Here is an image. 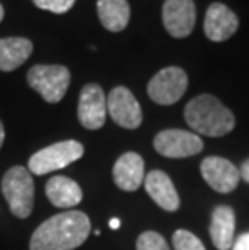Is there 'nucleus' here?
<instances>
[{"label":"nucleus","instance_id":"obj_17","mask_svg":"<svg viewBox=\"0 0 249 250\" xmlns=\"http://www.w3.org/2000/svg\"><path fill=\"white\" fill-rule=\"evenodd\" d=\"M33 54V42L24 37L0 39V71H13Z\"/></svg>","mask_w":249,"mask_h":250},{"label":"nucleus","instance_id":"obj_5","mask_svg":"<svg viewBox=\"0 0 249 250\" xmlns=\"http://www.w3.org/2000/svg\"><path fill=\"white\" fill-rule=\"evenodd\" d=\"M71 74L62 65H36L28 73V84L49 104H57L65 97Z\"/></svg>","mask_w":249,"mask_h":250},{"label":"nucleus","instance_id":"obj_26","mask_svg":"<svg viewBox=\"0 0 249 250\" xmlns=\"http://www.w3.org/2000/svg\"><path fill=\"white\" fill-rule=\"evenodd\" d=\"M3 15H5V12H3V7H2V3H0V21L3 20Z\"/></svg>","mask_w":249,"mask_h":250},{"label":"nucleus","instance_id":"obj_1","mask_svg":"<svg viewBox=\"0 0 249 250\" xmlns=\"http://www.w3.org/2000/svg\"><path fill=\"white\" fill-rule=\"evenodd\" d=\"M91 221L78 210L63 211L38 226L29 241V250H73L89 237Z\"/></svg>","mask_w":249,"mask_h":250},{"label":"nucleus","instance_id":"obj_10","mask_svg":"<svg viewBox=\"0 0 249 250\" xmlns=\"http://www.w3.org/2000/svg\"><path fill=\"white\" fill-rule=\"evenodd\" d=\"M201 174L214 190L228 194L235 190L240 183V169L230 160L222 157H207L201 163Z\"/></svg>","mask_w":249,"mask_h":250},{"label":"nucleus","instance_id":"obj_25","mask_svg":"<svg viewBox=\"0 0 249 250\" xmlns=\"http://www.w3.org/2000/svg\"><path fill=\"white\" fill-rule=\"evenodd\" d=\"M3 141H5V129H3L2 121H0V148H2V146H3Z\"/></svg>","mask_w":249,"mask_h":250},{"label":"nucleus","instance_id":"obj_9","mask_svg":"<svg viewBox=\"0 0 249 250\" xmlns=\"http://www.w3.org/2000/svg\"><path fill=\"white\" fill-rule=\"evenodd\" d=\"M107 99L99 84H86L78 102V120L86 129L96 131L105 125Z\"/></svg>","mask_w":249,"mask_h":250},{"label":"nucleus","instance_id":"obj_3","mask_svg":"<svg viewBox=\"0 0 249 250\" xmlns=\"http://www.w3.org/2000/svg\"><path fill=\"white\" fill-rule=\"evenodd\" d=\"M2 194L17 218H28L34 207V183L29 169L10 168L2 179Z\"/></svg>","mask_w":249,"mask_h":250},{"label":"nucleus","instance_id":"obj_20","mask_svg":"<svg viewBox=\"0 0 249 250\" xmlns=\"http://www.w3.org/2000/svg\"><path fill=\"white\" fill-rule=\"evenodd\" d=\"M136 250H170V247L158 232L146 231L137 237Z\"/></svg>","mask_w":249,"mask_h":250},{"label":"nucleus","instance_id":"obj_8","mask_svg":"<svg viewBox=\"0 0 249 250\" xmlns=\"http://www.w3.org/2000/svg\"><path fill=\"white\" fill-rule=\"evenodd\" d=\"M107 113L116 125L126 129H136L142 123L141 105L131 90L125 86L113 87L107 97Z\"/></svg>","mask_w":249,"mask_h":250},{"label":"nucleus","instance_id":"obj_6","mask_svg":"<svg viewBox=\"0 0 249 250\" xmlns=\"http://www.w3.org/2000/svg\"><path fill=\"white\" fill-rule=\"evenodd\" d=\"M188 89V74L178 66H167L147 84V94L158 105L177 104Z\"/></svg>","mask_w":249,"mask_h":250},{"label":"nucleus","instance_id":"obj_4","mask_svg":"<svg viewBox=\"0 0 249 250\" xmlns=\"http://www.w3.org/2000/svg\"><path fill=\"white\" fill-rule=\"evenodd\" d=\"M83 155H84V147L81 142L62 141L36 152L29 158L28 168L31 173L42 176V174L57 171V169H63L73 162L79 160Z\"/></svg>","mask_w":249,"mask_h":250},{"label":"nucleus","instance_id":"obj_11","mask_svg":"<svg viewBox=\"0 0 249 250\" xmlns=\"http://www.w3.org/2000/svg\"><path fill=\"white\" fill-rule=\"evenodd\" d=\"M162 21L167 33L181 39L191 34L196 24V5L193 0H165Z\"/></svg>","mask_w":249,"mask_h":250},{"label":"nucleus","instance_id":"obj_21","mask_svg":"<svg viewBox=\"0 0 249 250\" xmlns=\"http://www.w3.org/2000/svg\"><path fill=\"white\" fill-rule=\"evenodd\" d=\"M34 5L41 10H47L52 13H67L73 7L75 0H33Z\"/></svg>","mask_w":249,"mask_h":250},{"label":"nucleus","instance_id":"obj_14","mask_svg":"<svg viewBox=\"0 0 249 250\" xmlns=\"http://www.w3.org/2000/svg\"><path fill=\"white\" fill-rule=\"evenodd\" d=\"M144 188L156 204L165 211H177L180 207V197L172 179L167 173L154 169L144 178Z\"/></svg>","mask_w":249,"mask_h":250},{"label":"nucleus","instance_id":"obj_18","mask_svg":"<svg viewBox=\"0 0 249 250\" xmlns=\"http://www.w3.org/2000/svg\"><path fill=\"white\" fill-rule=\"evenodd\" d=\"M97 15L105 29L120 33L128 26L131 12L126 0H97Z\"/></svg>","mask_w":249,"mask_h":250},{"label":"nucleus","instance_id":"obj_16","mask_svg":"<svg viewBox=\"0 0 249 250\" xmlns=\"http://www.w3.org/2000/svg\"><path fill=\"white\" fill-rule=\"evenodd\" d=\"M45 195L57 208H73L83 200L79 184L67 176H54L45 186Z\"/></svg>","mask_w":249,"mask_h":250},{"label":"nucleus","instance_id":"obj_15","mask_svg":"<svg viewBox=\"0 0 249 250\" xmlns=\"http://www.w3.org/2000/svg\"><path fill=\"white\" fill-rule=\"evenodd\" d=\"M235 211L228 205H219L212 213L210 239L219 250H231L235 242Z\"/></svg>","mask_w":249,"mask_h":250},{"label":"nucleus","instance_id":"obj_12","mask_svg":"<svg viewBox=\"0 0 249 250\" xmlns=\"http://www.w3.org/2000/svg\"><path fill=\"white\" fill-rule=\"evenodd\" d=\"M238 17L225 3L215 2L205 12L204 33L212 42H224L238 31Z\"/></svg>","mask_w":249,"mask_h":250},{"label":"nucleus","instance_id":"obj_13","mask_svg":"<svg viewBox=\"0 0 249 250\" xmlns=\"http://www.w3.org/2000/svg\"><path fill=\"white\" fill-rule=\"evenodd\" d=\"M113 181L121 190L133 192L144 183V160L139 153L126 152L113 165Z\"/></svg>","mask_w":249,"mask_h":250},{"label":"nucleus","instance_id":"obj_23","mask_svg":"<svg viewBox=\"0 0 249 250\" xmlns=\"http://www.w3.org/2000/svg\"><path fill=\"white\" fill-rule=\"evenodd\" d=\"M240 176L249 184V158H248L246 162H243L241 168H240Z\"/></svg>","mask_w":249,"mask_h":250},{"label":"nucleus","instance_id":"obj_2","mask_svg":"<svg viewBox=\"0 0 249 250\" xmlns=\"http://www.w3.org/2000/svg\"><path fill=\"white\" fill-rule=\"evenodd\" d=\"M184 120L198 134L209 137L226 136L235 127V115L210 94H203L189 100L184 108Z\"/></svg>","mask_w":249,"mask_h":250},{"label":"nucleus","instance_id":"obj_24","mask_svg":"<svg viewBox=\"0 0 249 250\" xmlns=\"http://www.w3.org/2000/svg\"><path fill=\"white\" fill-rule=\"evenodd\" d=\"M109 226H110V229H118V228H120V220H118V218H112L110 223H109Z\"/></svg>","mask_w":249,"mask_h":250},{"label":"nucleus","instance_id":"obj_19","mask_svg":"<svg viewBox=\"0 0 249 250\" xmlns=\"http://www.w3.org/2000/svg\"><path fill=\"white\" fill-rule=\"evenodd\" d=\"M173 247L175 250H205L204 244L186 229H178L173 234Z\"/></svg>","mask_w":249,"mask_h":250},{"label":"nucleus","instance_id":"obj_7","mask_svg":"<svg viewBox=\"0 0 249 250\" xmlns=\"http://www.w3.org/2000/svg\"><path fill=\"white\" fill-rule=\"evenodd\" d=\"M203 139L196 132L183 129L160 131L154 139V148L167 158H186L203 150Z\"/></svg>","mask_w":249,"mask_h":250},{"label":"nucleus","instance_id":"obj_22","mask_svg":"<svg viewBox=\"0 0 249 250\" xmlns=\"http://www.w3.org/2000/svg\"><path fill=\"white\" fill-rule=\"evenodd\" d=\"M231 250H249V232L241 234V236L233 242Z\"/></svg>","mask_w":249,"mask_h":250}]
</instances>
